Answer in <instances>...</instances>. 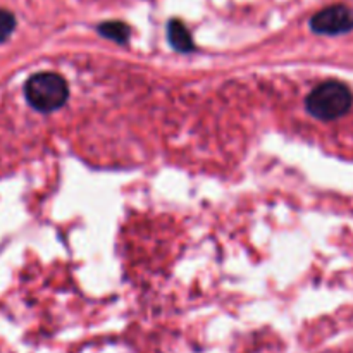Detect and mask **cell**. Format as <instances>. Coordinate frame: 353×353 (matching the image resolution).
<instances>
[{"label":"cell","mask_w":353,"mask_h":353,"mask_svg":"<svg viewBox=\"0 0 353 353\" xmlns=\"http://www.w3.org/2000/svg\"><path fill=\"white\" fill-rule=\"evenodd\" d=\"M28 103L40 112H54L61 109L69 97L65 79L55 72H38L24 85Z\"/></svg>","instance_id":"obj_1"},{"label":"cell","mask_w":353,"mask_h":353,"mask_svg":"<svg viewBox=\"0 0 353 353\" xmlns=\"http://www.w3.org/2000/svg\"><path fill=\"white\" fill-rule=\"evenodd\" d=\"M352 92L345 83L326 81L307 97V110L321 121H333L345 116L352 107Z\"/></svg>","instance_id":"obj_2"},{"label":"cell","mask_w":353,"mask_h":353,"mask_svg":"<svg viewBox=\"0 0 353 353\" xmlns=\"http://www.w3.org/2000/svg\"><path fill=\"white\" fill-rule=\"evenodd\" d=\"M310 28L319 34H343L353 30V9L347 6H331L310 19Z\"/></svg>","instance_id":"obj_3"},{"label":"cell","mask_w":353,"mask_h":353,"mask_svg":"<svg viewBox=\"0 0 353 353\" xmlns=\"http://www.w3.org/2000/svg\"><path fill=\"white\" fill-rule=\"evenodd\" d=\"M168 38L172 47L179 52L193 50V40L190 31L186 30L181 21H171L168 28Z\"/></svg>","instance_id":"obj_4"},{"label":"cell","mask_w":353,"mask_h":353,"mask_svg":"<svg viewBox=\"0 0 353 353\" xmlns=\"http://www.w3.org/2000/svg\"><path fill=\"white\" fill-rule=\"evenodd\" d=\"M99 33L109 40L117 41V43H126L130 38V28L119 21H110V23H102L99 26Z\"/></svg>","instance_id":"obj_5"},{"label":"cell","mask_w":353,"mask_h":353,"mask_svg":"<svg viewBox=\"0 0 353 353\" xmlns=\"http://www.w3.org/2000/svg\"><path fill=\"white\" fill-rule=\"evenodd\" d=\"M14 28H16V19H14L12 14L0 9V43L10 37Z\"/></svg>","instance_id":"obj_6"}]
</instances>
